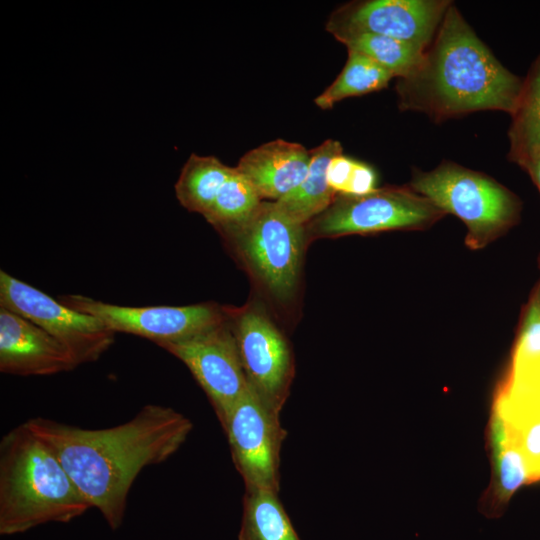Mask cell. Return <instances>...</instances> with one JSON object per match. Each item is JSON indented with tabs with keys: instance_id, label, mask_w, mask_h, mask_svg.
<instances>
[{
	"instance_id": "6da1fadb",
	"label": "cell",
	"mask_w": 540,
	"mask_h": 540,
	"mask_svg": "<svg viewBox=\"0 0 540 540\" xmlns=\"http://www.w3.org/2000/svg\"><path fill=\"white\" fill-rule=\"evenodd\" d=\"M25 423L53 451L83 497L113 530L122 524L138 474L175 454L193 428L184 414L156 404L145 405L129 421L104 429L42 417Z\"/></svg>"
},
{
	"instance_id": "7a4b0ae2",
	"label": "cell",
	"mask_w": 540,
	"mask_h": 540,
	"mask_svg": "<svg viewBox=\"0 0 540 540\" xmlns=\"http://www.w3.org/2000/svg\"><path fill=\"white\" fill-rule=\"evenodd\" d=\"M522 84L452 3L420 64L398 78L395 91L400 110L438 123L486 110L510 114Z\"/></svg>"
},
{
	"instance_id": "3957f363",
	"label": "cell",
	"mask_w": 540,
	"mask_h": 540,
	"mask_svg": "<svg viewBox=\"0 0 540 540\" xmlns=\"http://www.w3.org/2000/svg\"><path fill=\"white\" fill-rule=\"evenodd\" d=\"M91 505L53 451L22 423L0 443V534L68 523Z\"/></svg>"
},
{
	"instance_id": "277c9868",
	"label": "cell",
	"mask_w": 540,
	"mask_h": 540,
	"mask_svg": "<svg viewBox=\"0 0 540 540\" xmlns=\"http://www.w3.org/2000/svg\"><path fill=\"white\" fill-rule=\"evenodd\" d=\"M409 186L467 228L465 244L479 250L518 223L519 197L490 176L443 160L430 171L413 169Z\"/></svg>"
},
{
	"instance_id": "5b68a950",
	"label": "cell",
	"mask_w": 540,
	"mask_h": 540,
	"mask_svg": "<svg viewBox=\"0 0 540 540\" xmlns=\"http://www.w3.org/2000/svg\"><path fill=\"white\" fill-rule=\"evenodd\" d=\"M219 233L270 298L281 304L294 298L308 242L305 225L277 202L262 201L244 222Z\"/></svg>"
},
{
	"instance_id": "8992f818",
	"label": "cell",
	"mask_w": 540,
	"mask_h": 540,
	"mask_svg": "<svg viewBox=\"0 0 540 540\" xmlns=\"http://www.w3.org/2000/svg\"><path fill=\"white\" fill-rule=\"evenodd\" d=\"M445 213L407 186L376 188L363 195L336 194L306 226L307 241L391 230H423Z\"/></svg>"
},
{
	"instance_id": "52a82bcc",
	"label": "cell",
	"mask_w": 540,
	"mask_h": 540,
	"mask_svg": "<svg viewBox=\"0 0 540 540\" xmlns=\"http://www.w3.org/2000/svg\"><path fill=\"white\" fill-rule=\"evenodd\" d=\"M225 311L249 387L280 414L294 377V360L286 338L255 305Z\"/></svg>"
},
{
	"instance_id": "ba28073f",
	"label": "cell",
	"mask_w": 540,
	"mask_h": 540,
	"mask_svg": "<svg viewBox=\"0 0 540 540\" xmlns=\"http://www.w3.org/2000/svg\"><path fill=\"white\" fill-rule=\"evenodd\" d=\"M0 306L31 321L70 352L78 365L96 361L115 333L100 320L72 309L43 291L0 271Z\"/></svg>"
},
{
	"instance_id": "9c48e42d",
	"label": "cell",
	"mask_w": 540,
	"mask_h": 540,
	"mask_svg": "<svg viewBox=\"0 0 540 540\" xmlns=\"http://www.w3.org/2000/svg\"><path fill=\"white\" fill-rule=\"evenodd\" d=\"M279 415L248 385L222 427L245 490L264 489L279 493L280 452L287 435Z\"/></svg>"
},
{
	"instance_id": "30bf717a",
	"label": "cell",
	"mask_w": 540,
	"mask_h": 540,
	"mask_svg": "<svg viewBox=\"0 0 540 540\" xmlns=\"http://www.w3.org/2000/svg\"><path fill=\"white\" fill-rule=\"evenodd\" d=\"M452 1L362 0L334 10L325 29L338 41L357 34L392 37L426 49Z\"/></svg>"
},
{
	"instance_id": "8fae6325",
	"label": "cell",
	"mask_w": 540,
	"mask_h": 540,
	"mask_svg": "<svg viewBox=\"0 0 540 540\" xmlns=\"http://www.w3.org/2000/svg\"><path fill=\"white\" fill-rule=\"evenodd\" d=\"M59 301L100 320L114 333L147 338L157 345L183 339L224 322L225 307L207 302L187 306H121L83 295H62Z\"/></svg>"
},
{
	"instance_id": "7c38bea8",
	"label": "cell",
	"mask_w": 540,
	"mask_h": 540,
	"mask_svg": "<svg viewBox=\"0 0 540 540\" xmlns=\"http://www.w3.org/2000/svg\"><path fill=\"white\" fill-rule=\"evenodd\" d=\"M159 346L187 366L208 396L223 427L234 405L248 387L227 318L197 334L164 342Z\"/></svg>"
},
{
	"instance_id": "4fadbf2b",
	"label": "cell",
	"mask_w": 540,
	"mask_h": 540,
	"mask_svg": "<svg viewBox=\"0 0 540 540\" xmlns=\"http://www.w3.org/2000/svg\"><path fill=\"white\" fill-rule=\"evenodd\" d=\"M78 364L59 341L24 317L0 307V371L19 376L66 372Z\"/></svg>"
},
{
	"instance_id": "5bb4252c",
	"label": "cell",
	"mask_w": 540,
	"mask_h": 540,
	"mask_svg": "<svg viewBox=\"0 0 540 540\" xmlns=\"http://www.w3.org/2000/svg\"><path fill=\"white\" fill-rule=\"evenodd\" d=\"M310 160V150L303 145L275 139L248 151L235 168L250 182L261 200L276 202L301 184Z\"/></svg>"
},
{
	"instance_id": "9a60e30c",
	"label": "cell",
	"mask_w": 540,
	"mask_h": 540,
	"mask_svg": "<svg viewBox=\"0 0 540 540\" xmlns=\"http://www.w3.org/2000/svg\"><path fill=\"white\" fill-rule=\"evenodd\" d=\"M342 152L341 143L332 139L310 150L306 177L292 192L276 201L295 221L306 226L330 206L336 193L328 184L327 167L332 158Z\"/></svg>"
},
{
	"instance_id": "2e32d148",
	"label": "cell",
	"mask_w": 540,
	"mask_h": 540,
	"mask_svg": "<svg viewBox=\"0 0 540 540\" xmlns=\"http://www.w3.org/2000/svg\"><path fill=\"white\" fill-rule=\"evenodd\" d=\"M510 116L507 157L522 168L540 155V54L523 77L522 88Z\"/></svg>"
},
{
	"instance_id": "e0dca14e",
	"label": "cell",
	"mask_w": 540,
	"mask_h": 540,
	"mask_svg": "<svg viewBox=\"0 0 540 540\" xmlns=\"http://www.w3.org/2000/svg\"><path fill=\"white\" fill-rule=\"evenodd\" d=\"M233 169L215 156L191 154L175 184L178 201L188 211L204 216Z\"/></svg>"
},
{
	"instance_id": "ac0fdd59",
	"label": "cell",
	"mask_w": 540,
	"mask_h": 540,
	"mask_svg": "<svg viewBox=\"0 0 540 540\" xmlns=\"http://www.w3.org/2000/svg\"><path fill=\"white\" fill-rule=\"evenodd\" d=\"M238 540H301L278 492L245 490Z\"/></svg>"
},
{
	"instance_id": "d6986e66",
	"label": "cell",
	"mask_w": 540,
	"mask_h": 540,
	"mask_svg": "<svg viewBox=\"0 0 540 540\" xmlns=\"http://www.w3.org/2000/svg\"><path fill=\"white\" fill-rule=\"evenodd\" d=\"M394 75L370 58L348 51L341 73L314 101L321 109H330L337 102L385 88Z\"/></svg>"
},
{
	"instance_id": "ffe728a7",
	"label": "cell",
	"mask_w": 540,
	"mask_h": 540,
	"mask_svg": "<svg viewBox=\"0 0 540 540\" xmlns=\"http://www.w3.org/2000/svg\"><path fill=\"white\" fill-rule=\"evenodd\" d=\"M348 51L360 53L375 61L394 77L412 72L423 59L425 51L412 43L376 34H357L340 40Z\"/></svg>"
},
{
	"instance_id": "44dd1931",
	"label": "cell",
	"mask_w": 540,
	"mask_h": 540,
	"mask_svg": "<svg viewBox=\"0 0 540 540\" xmlns=\"http://www.w3.org/2000/svg\"><path fill=\"white\" fill-rule=\"evenodd\" d=\"M261 202L250 182L234 167L203 217L219 231L244 222Z\"/></svg>"
},
{
	"instance_id": "7402d4cb",
	"label": "cell",
	"mask_w": 540,
	"mask_h": 540,
	"mask_svg": "<svg viewBox=\"0 0 540 540\" xmlns=\"http://www.w3.org/2000/svg\"><path fill=\"white\" fill-rule=\"evenodd\" d=\"M327 181L336 194L363 195L376 189L377 178L370 165L341 153L330 161Z\"/></svg>"
},
{
	"instance_id": "603a6c76",
	"label": "cell",
	"mask_w": 540,
	"mask_h": 540,
	"mask_svg": "<svg viewBox=\"0 0 540 540\" xmlns=\"http://www.w3.org/2000/svg\"><path fill=\"white\" fill-rule=\"evenodd\" d=\"M522 169L528 174L540 192V155L525 164Z\"/></svg>"
}]
</instances>
